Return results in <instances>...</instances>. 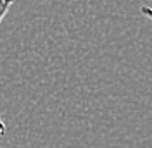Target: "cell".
I'll use <instances>...</instances> for the list:
<instances>
[{
    "mask_svg": "<svg viewBox=\"0 0 152 148\" xmlns=\"http://www.w3.org/2000/svg\"><path fill=\"white\" fill-rule=\"evenodd\" d=\"M140 12H142L145 17H149L152 21V7H147V5H142L140 7Z\"/></svg>",
    "mask_w": 152,
    "mask_h": 148,
    "instance_id": "cell-2",
    "label": "cell"
},
{
    "mask_svg": "<svg viewBox=\"0 0 152 148\" xmlns=\"http://www.w3.org/2000/svg\"><path fill=\"white\" fill-rule=\"evenodd\" d=\"M14 2H16V0H0V24H2L4 17L7 16V12H9L10 5H12Z\"/></svg>",
    "mask_w": 152,
    "mask_h": 148,
    "instance_id": "cell-1",
    "label": "cell"
},
{
    "mask_svg": "<svg viewBox=\"0 0 152 148\" xmlns=\"http://www.w3.org/2000/svg\"><path fill=\"white\" fill-rule=\"evenodd\" d=\"M5 131H7V126H5V122H4V120L0 119V136H2Z\"/></svg>",
    "mask_w": 152,
    "mask_h": 148,
    "instance_id": "cell-3",
    "label": "cell"
}]
</instances>
